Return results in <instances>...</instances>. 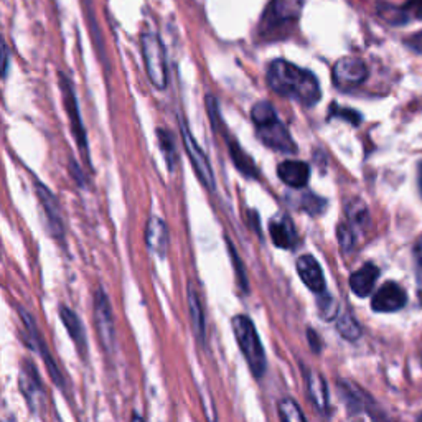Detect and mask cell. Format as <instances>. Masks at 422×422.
I'll return each instance as SVG.
<instances>
[{"label":"cell","mask_w":422,"mask_h":422,"mask_svg":"<svg viewBox=\"0 0 422 422\" xmlns=\"http://www.w3.org/2000/svg\"><path fill=\"white\" fill-rule=\"evenodd\" d=\"M304 0H270L261 17L257 35L264 42L287 38L299 24Z\"/></svg>","instance_id":"2"},{"label":"cell","mask_w":422,"mask_h":422,"mask_svg":"<svg viewBox=\"0 0 422 422\" xmlns=\"http://www.w3.org/2000/svg\"><path fill=\"white\" fill-rule=\"evenodd\" d=\"M331 109L335 111L333 116H338V118H345L347 120H350L351 124H358L360 122V116L356 114L355 111L342 109V107H337V109H335V107H331Z\"/></svg>","instance_id":"33"},{"label":"cell","mask_w":422,"mask_h":422,"mask_svg":"<svg viewBox=\"0 0 422 422\" xmlns=\"http://www.w3.org/2000/svg\"><path fill=\"white\" fill-rule=\"evenodd\" d=\"M409 8H412L416 15L422 17V0H409Z\"/></svg>","instance_id":"37"},{"label":"cell","mask_w":422,"mask_h":422,"mask_svg":"<svg viewBox=\"0 0 422 422\" xmlns=\"http://www.w3.org/2000/svg\"><path fill=\"white\" fill-rule=\"evenodd\" d=\"M187 300H188V312H190V322H192V329L193 333L198 342L201 345H205L206 342V320H205V310L203 305H201L200 295H198L196 288L188 284V291H187Z\"/></svg>","instance_id":"19"},{"label":"cell","mask_w":422,"mask_h":422,"mask_svg":"<svg viewBox=\"0 0 422 422\" xmlns=\"http://www.w3.org/2000/svg\"><path fill=\"white\" fill-rule=\"evenodd\" d=\"M368 76L366 64L356 58L338 59L333 68V81L338 88H353L363 83Z\"/></svg>","instance_id":"13"},{"label":"cell","mask_w":422,"mask_h":422,"mask_svg":"<svg viewBox=\"0 0 422 422\" xmlns=\"http://www.w3.org/2000/svg\"><path fill=\"white\" fill-rule=\"evenodd\" d=\"M19 313H20L21 324H24V329H25L27 345L32 348V350H35L38 355L42 356L43 363H45L46 371H48L51 381L55 383V386H57L58 389L66 391V380H64L63 373L59 371L57 361H55L53 356H51L50 348H48V345H46V342H45V338H43L42 331L38 330L35 318H33L32 313H30L28 310H25L24 307L19 309Z\"/></svg>","instance_id":"6"},{"label":"cell","mask_w":422,"mask_h":422,"mask_svg":"<svg viewBox=\"0 0 422 422\" xmlns=\"http://www.w3.org/2000/svg\"><path fill=\"white\" fill-rule=\"evenodd\" d=\"M228 251H230V256H231V261H232V266H235V270H236V279H238L239 286L243 291H248V277H246V270H244V266L243 262H241L238 253H236V249L232 244L228 241Z\"/></svg>","instance_id":"27"},{"label":"cell","mask_w":422,"mask_h":422,"mask_svg":"<svg viewBox=\"0 0 422 422\" xmlns=\"http://www.w3.org/2000/svg\"><path fill=\"white\" fill-rule=\"evenodd\" d=\"M307 338H309V345H310V348H312L313 351L318 353V351L322 350V342H320V337H318L315 330L309 329V330H307Z\"/></svg>","instance_id":"34"},{"label":"cell","mask_w":422,"mask_h":422,"mask_svg":"<svg viewBox=\"0 0 422 422\" xmlns=\"http://www.w3.org/2000/svg\"><path fill=\"white\" fill-rule=\"evenodd\" d=\"M318 295V312H320L322 318H325L327 322L337 320L338 317V305L333 300V297L327 294V292H322Z\"/></svg>","instance_id":"26"},{"label":"cell","mask_w":422,"mask_h":422,"mask_svg":"<svg viewBox=\"0 0 422 422\" xmlns=\"http://www.w3.org/2000/svg\"><path fill=\"white\" fill-rule=\"evenodd\" d=\"M157 137H158V145H160V150L163 154V158H165L167 162V167H169L170 172H174L176 165V147H175L174 136H172V132L167 131V129H158Z\"/></svg>","instance_id":"23"},{"label":"cell","mask_w":422,"mask_h":422,"mask_svg":"<svg viewBox=\"0 0 422 422\" xmlns=\"http://www.w3.org/2000/svg\"><path fill=\"white\" fill-rule=\"evenodd\" d=\"M297 273H299L302 282L307 286L310 291L315 294H322L325 292V277L324 270H322L320 264L313 256L310 254H304L297 259Z\"/></svg>","instance_id":"16"},{"label":"cell","mask_w":422,"mask_h":422,"mask_svg":"<svg viewBox=\"0 0 422 422\" xmlns=\"http://www.w3.org/2000/svg\"><path fill=\"white\" fill-rule=\"evenodd\" d=\"M180 132H182L185 150H187V155L188 158H190L193 169L196 172L198 178L203 183V187L208 188L210 192H214L217 190V183H214V174L213 169H211V163L208 157H206V154L203 152V149L198 145V142L195 140V137H193L185 120L180 122Z\"/></svg>","instance_id":"10"},{"label":"cell","mask_w":422,"mask_h":422,"mask_svg":"<svg viewBox=\"0 0 422 422\" xmlns=\"http://www.w3.org/2000/svg\"><path fill=\"white\" fill-rule=\"evenodd\" d=\"M232 331H235L236 342L244 360L256 378H261L268 369V360H266V351L262 347L259 333H257L256 325L248 315H236L231 320Z\"/></svg>","instance_id":"4"},{"label":"cell","mask_w":422,"mask_h":422,"mask_svg":"<svg viewBox=\"0 0 422 422\" xmlns=\"http://www.w3.org/2000/svg\"><path fill=\"white\" fill-rule=\"evenodd\" d=\"M251 119L256 126L257 137L269 149L282 154H295L297 144L292 139L288 129L279 120L274 107L268 101H261L254 104L251 111Z\"/></svg>","instance_id":"3"},{"label":"cell","mask_w":422,"mask_h":422,"mask_svg":"<svg viewBox=\"0 0 422 422\" xmlns=\"http://www.w3.org/2000/svg\"><path fill=\"white\" fill-rule=\"evenodd\" d=\"M279 409V417H281L282 422H307L305 421V416L300 409L299 404H297L294 399L291 398H284L277 404Z\"/></svg>","instance_id":"24"},{"label":"cell","mask_w":422,"mask_h":422,"mask_svg":"<svg viewBox=\"0 0 422 422\" xmlns=\"http://www.w3.org/2000/svg\"><path fill=\"white\" fill-rule=\"evenodd\" d=\"M94 325H96V335L102 350L113 355L116 348L114 313L109 295L102 287H99L94 294Z\"/></svg>","instance_id":"8"},{"label":"cell","mask_w":422,"mask_h":422,"mask_svg":"<svg viewBox=\"0 0 422 422\" xmlns=\"http://www.w3.org/2000/svg\"><path fill=\"white\" fill-rule=\"evenodd\" d=\"M19 389L24 394L33 414L40 416L46 409V391L37 365L32 360H21L19 373Z\"/></svg>","instance_id":"7"},{"label":"cell","mask_w":422,"mask_h":422,"mask_svg":"<svg viewBox=\"0 0 422 422\" xmlns=\"http://www.w3.org/2000/svg\"><path fill=\"white\" fill-rule=\"evenodd\" d=\"M419 422H422V414L419 416Z\"/></svg>","instance_id":"41"},{"label":"cell","mask_w":422,"mask_h":422,"mask_svg":"<svg viewBox=\"0 0 422 422\" xmlns=\"http://www.w3.org/2000/svg\"><path fill=\"white\" fill-rule=\"evenodd\" d=\"M270 238H273L274 244L281 249H292L294 248L297 235L294 230V225L287 217H277L270 221L269 225Z\"/></svg>","instance_id":"21"},{"label":"cell","mask_w":422,"mask_h":422,"mask_svg":"<svg viewBox=\"0 0 422 422\" xmlns=\"http://www.w3.org/2000/svg\"><path fill=\"white\" fill-rule=\"evenodd\" d=\"M140 50L150 83L157 89H165L169 84V70H167L165 46L160 37L154 32H144L140 37Z\"/></svg>","instance_id":"5"},{"label":"cell","mask_w":422,"mask_h":422,"mask_svg":"<svg viewBox=\"0 0 422 422\" xmlns=\"http://www.w3.org/2000/svg\"><path fill=\"white\" fill-rule=\"evenodd\" d=\"M338 241L340 246H342L343 251H351L353 244H355V239H353V231L350 226L340 225L338 226Z\"/></svg>","instance_id":"31"},{"label":"cell","mask_w":422,"mask_h":422,"mask_svg":"<svg viewBox=\"0 0 422 422\" xmlns=\"http://www.w3.org/2000/svg\"><path fill=\"white\" fill-rule=\"evenodd\" d=\"M322 206H324V200H320V198L313 196V195H307L305 196L304 201V208L309 211V213L317 214L322 211Z\"/></svg>","instance_id":"32"},{"label":"cell","mask_w":422,"mask_h":422,"mask_svg":"<svg viewBox=\"0 0 422 422\" xmlns=\"http://www.w3.org/2000/svg\"><path fill=\"white\" fill-rule=\"evenodd\" d=\"M37 188V195L40 203L43 205V210H45L46 219H48V226L51 235L55 238L63 241L64 238V225H63V218H62V208H59V201L58 198L51 193V190L46 185H43L42 182H35Z\"/></svg>","instance_id":"12"},{"label":"cell","mask_w":422,"mask_h":422,"mask_svg":"<svg viewBox=\"0 0 422 422\" xmlns=\"http://www.w3.org/2000/svg\"><path fill=\"white\" fill-rule=\"evenodd\" d=\"M347 211H348V218H350V221L353 223V225L361 226L366 219H368L366 206H365V203H361V201H356V203L347 206Z\"/></svg>","instance_id":"28"},{"label":"cell","mask_w":422,"mask_h":422,"mask_svg":"<svg viewBox=\"0 0 422 422\" xmlns=\"http://www.w3.org/2000/svg\"><path fill=\"white\" fill-rule=\"evenodd\" d=\"M406 43H407L409 46H411L412 50H416L417 53L422 55V32L414 33V35H412V37H409L407 40H406Z\"/></svg>","instance_id":"35"},{"label":"cell","mask_w":422,"mask_h":422,"mask_svg":"<svg viewBox=\"0 0 422 422\" xmlns=\"http://www.w3.org/2000/svg\"><path fill=\"white\" fill-rule=\"evenodd\" d=\"M59 320L66 329L68 335H70L73 342L80 351L81 358L86 360L88 358V337H86V329L81 322V318L77 317V313L75 310L66 307V305H59Z\"/></svg>","instance_id":"14"},{"label":"cell","mask_w":422,"mask_h":422,"mask_svg":"<svg viewBox=\"0 0 422 422\" xmlns=\"http://www.w3.org/2000/svg\"><path fill=\"white\" fill-rule=\"evenodd\" d=\"M277 175L287 187L304 188L309 183L310 167L302 160H286L279 163Z\"/></svg>","instance_id":"18"},{"label":"cell","mask_w":422,"mask_h":422,"mask_svg":"<svg viewBox=\"0 0 422 422\" xmlns=\"http://www.w3.org/2000/svg\"><path fill=\"white\" fill-rule=\"evenodd\" d=\"M226 142H228V149H230L231 160L236 165V169H238L243 175L249 176V178H256L257 169H256V163H254V160L251 158V155H248L246 150L241 149V145L236 140L226 139Z\"/></svg>","instance_id":"22"},{"label":"cell","mask_w":422,"mask_h":422,"mask_svg":"<svg viewBox=\"0 0 422 422\" xmlns=\"http://www.w3.org/2000/svg\"><path fill=\"white\" fill-rule=\"evenodd\" d=\"M145 244L154 254L158 257H165L169 251V228L165 221L158 217H150L147 225H145Z\"/></svg>","instance_id":"15"},{"label":"cell","mask_w":422,"mask_h":422,"mask_svg":"<svg viewBox=\"0 0 422 422\" xmlns=\"http://www.w3.org/2000/svg\"><path fill=\"white\" fill-rule=\"evenodd\" d=\"M210 422H218V421H217V417H214L213 414H211V416H210Z\"/></svg>","instance_id":"39"},{"label":"cell","mask_w":422,"mask_h":422,"mask_svg":"<svg viewBox=\"0 0 422 422\" xmlns=\"http://www.w3.org/2000/svg\"><path fill=\"white\" fill-rule=\"evenodd\" d=\"M412 256H414V269H416V281L417 286L422 291V235L416 239L414 248H412Z\"/></svg>","instance_id":"29"},{"label":"cell","mask_w":422,"mask_h":422,"mask_svg":"<svg viewBox=\"0 0 422 422\" xmlns=\"http://www.w3.org/2000/svg\"><path fill=\"white\" fill-rule=\"evenodd\" d=\"M58 80H59V89H62L63 94V104L64 109H66L68 119H70V126L71 132L75 136L77 147H80L81 152H83L86 157H88V139H86V129L83 126V119H81L80 113V104H77L76 93L73 89V84L64 73H58Z\"/></svg>","instance_id":"9"},{"label":"cell","mask_w":422,"mask_h":422,"mask_svg":"<svg viewBox=\"0 0 422 422\" xmlns=\"http://www.w3.org/2000/svg\"><path fill=\"white\" fill-rule=\"evenodd\" d=\"M8 68H10V48L6 38L0 35V77H7Z\"/></svg>","instance_id":"30"},{"label":"cell","mask_w":422,"mask_h":422,"mask_svg":"<svg viewBox=\"0 0 422 422\" xmlns=\"http://www.w3.org/2000/svg\"><path fill=\"white\" fill-rule=\"evenodd\" d=\"M268 83L275 94L304 106L317 104L322 98L317 76L312 71L299 68L286 59H275L274 63H270Z\"/></svg>","instance_id":"1"},{"label":"cell","mask_w":422,"mask_h":422,"mask_svg":"<svg viewBox=\"0 0 422 422\" xmlns=\"http://www.w3.org/2000/svg\"><path fill=\"white\" fill-rule=\"evenodd\" d=\"M71 165H70V170H71V174L76 176V182L80 183V185H84V176H83V172H81V169H80V165H77V163L73 160L71 158Z\"/></svg>","instance_id":"36"},{"label":"cell","mask_w":422,"mask_h":422,"mask_svg":"<svg viewBox=\"0 0 422 422\" xmlns=\"http://www.w3.org/2000/svg\"><path fill=\"white\" fill-rule=\"evenodd\" d=\"M131 422H145V419L139 414V412L134 411L131 416Z\"/></svg>","instance_id":"38"},{"label":"cell","mask_w":422,"mask_h":422,"mask_svg":"<svg viewBox=\"0 0 422 422\" xmlns=\"http://www.w3.org/2000/svg\"><path fill=\"white\" fill-rule=\"evenodd\" d=\"M419 183H421V188H422V167H421V174H419Z\"/></svg>","instance_id":"40"},{"label":"cell","mask_w":422,"mask_h":422,"mask_svg":"<svg viewBox=\"0 0 422 422\" xmlns=\"http://www.w3.org/2000/svg\"><path fill=\"white\" fill-rule=\"evenodd\" d=\"M337 330L348 342H356V340L361 337V329L358 322L351 315H348V313H343V315L337 317Z\"/></svg>","instance_id":"25"},{"label":"cell","mask_w":422,"mask_h":422,"mask_svg":"<svg viewBox=\"0 0 422 422\" xmlns=\"http://www.w3.org/2000/svg\"><path fill=\"white\" fill-rule=\"evenodd\" d=\"M407 302L406 291L396 282H386L373 295L371 309L380 313H391L401 310Z\"/></svg>","instance_id":"11"},{"label":"cell","mask_w":422,"mask_h":422,"mask_svg":"<svg viewBox=\"0 0 422 422\" xmlns=\"http://www.w3.org/2000/svg\"><path fill=\"white\" fill-rule=\"evenodd\" d=\"M380 269L373 264V262H366L358 270H355L350 275V288L355 295L368 297L371 294L374 284H376Z\"/></svg>","instance_id":"20"},{"label":"cell","mask_w":422,"mask_h":422,"mask_svg":"<svg viewBox=\"0 0 422 422\" xmlns=\"http://www.w3.org/2000/svg\"><path fill=\"white\" fill-rule=\"evenodd\" d=\"M305 385H307L309 398L320 412L329 411V387H327L325 378L317 369L304 368Z\"/></svg>","instance_id":"17"}]
</instances>
